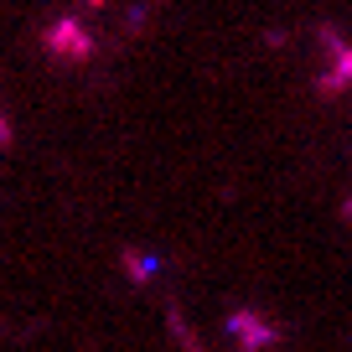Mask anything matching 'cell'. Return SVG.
Returning a JSON list of instances; mask_svg holds the SVG:
<instances>
[{"label":"cell","instance_id":"6da1fadb","mask_svg":"<svg viewBox=\"0 0 352 352\" xmlns=\"http://www.w3.org/2000/svg\"><path fill=\"white\" fill-rule=\"evenodd\" d=\"M321 47H327V67H321V94H342V88H352V42L337 32L321 36Z\"/></svg>","mask_w":352,"mask_h":352},{"label":"cell","instance_id":"7a4b0ae2","mask_svg":"<svg viewBox=\"0 0 352 352\" xmlns=\"http://www.w3.org/2000/svg\"><path fill=\"white\" fill-rule=\"evenodd\" d=\"M228 337L239 342L243 352H264V347H275V321H264L259 311H233L228 316Z\"/></svg>","mask_w":352,"mask_h":352},{"label":"cell","instance_id":"3957f363","mask_svg":"<svg viewBox=\"0 0 352 352\" xmlns=\"http://www.w3.org/2000/svg\"><path fill=\"white\" fill-rule=\"evenodd\" d=\"M47 47H52L57 57H73V63H83V57L94 52V42H88V32L78 21H57L52 32H47Z\"/></svg>","mask_w":352,"mask_h":352}]
</instances>
